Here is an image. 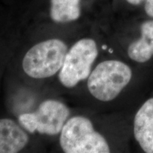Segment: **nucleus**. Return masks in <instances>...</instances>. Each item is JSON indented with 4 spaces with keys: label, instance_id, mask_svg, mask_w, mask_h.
<instances>
[{
    "label": "nucleus",
    "instance_id": "1",
    "mask_svg": "<svg viewBox=\"0 0 153 153\" xmlns=\"http://www.w3.org/2000/svg\"><path fill=\"white\" fill-rule=\"evenodd\" d=\"M133 72L125 62L108 60L99 63L88 77L87 87L94 98L101 101L114 100L131 82Z\"/></svg>",
    "mask_w": 153,
    "mask_h": 153
},
{
    "label": "nucleus",
    "instance_id": "2",
    "mask_svg": "<svg viewBox=\"0 0 153 153\" xmlns=\"http://www.w3.org/2000/svg\"><path fill=\"white\" fill-rule=\"evenodd\" d=\"M60 144L66 153L111 152L106 138L96 131L91 120L84 116H74L67 120L60 132Z\"/></svg>",
    "mask_w": 153,
    "mask_h": 153
},
{
    "label": "nucleus",
    "instance_id": "3",
    "mask_svg": "<svg viewBox=\"0 0 153 153\" xmlns=\"http://www.w3.org/2000/svg\"><path fill=\"white\" fill-rule=\"evenodd\" d=\"M67 53L66 44L60 39L42 41L26 53L22 62L23 70L34 79L52 76L61 70Z\"/></svg>",
    "mask_w": 153,
    "mask_h": 153
},
{
    "label": "nucleus",
    "instance_id": "4",
    "mask_svg": "<svg viewBox=\"0 0 153 153\" xmlns=\"http://www.w3.org/2000/svg\"><path fill=\"white\" fill-rule=\"evenodd\" d=\"M97 56L98 47L94 40L83 38L78 41L67 53L59 73L60 83L72 88L89 77Z\"/></svg>",
    "mask_w": 153,
    "mask_h": 153
},
{
    "label": "nucleus",
    "instance_id": "5",
    "mask_svg": "<svg viewBox=\"0 0 153 153\" xmlns=\"http://www.w3.org/2000/svg\"><path fill=\"white\" fill-rule=\"evenodd\" d=\"M70 113L65 104L49 99L42 102L36 111L20 115L19 121L30 133L54 135L62 131Z\"/></svg>",
    "mask_w": 153,
    "mask_h": 153
},
{
    "label": "nucleus",
    "instance_id": "6",
    "mask_svg": "<svg viewBox=\"0 0 153 153\" xmlns=\"http://www.w3.org/2000/svg\"><path fill=\"white\" fill-rule=\"evenodd\" d=\"M133 134L143 152L153 153V97L145 101L135 114Z\"/></svg>",
    "mask_w": 153,
    "mask_h": 153
},
{
    "label": "nucleus",
    "instance_id": "7",
    "mask_svg": "<svg viewBox=\"0 0 153 153\" xmlns=\"http://www.w3.org/2000/svg\"><path fill=\"white\" fill-rule=\"evenodd\" d=\"M28 135L13 120L0 119V153H16L28 144Z\"/></svg>",
    "mask_w": 153,
    "mask_h": 153
},
{
    "label": "nucleus",
    "instance_id": "8",
    "mask_svg": "<svg viewBox=\"0 0 153 153\" xmlns=\"http://www.w3.org/2000/svg\"><path fill=\"white\" fill-rule=\"evenodd\" d=\"M128 55L138 63L148 62L153 57V19L140 25V36L128 48Z\"/></svg>",
    "mask_w": 153,
    "mask_h": 153
},
{
    "label": "nucleus",
    "instance_id": "9",
    "mask_svg": "<svg viewBox=\"0 0 153 153\" xmlns=\"http://www.w3.org/2000/svg\"><path fill=\"white\" fill-rule=\"evenodd\" d=\"M81 0H51L50 16L57 24L75 22L81 16Z\"/></svg>",
    "mask_w": 153,
    "mask_h": 153
},
{
    "label": "nucleus",
    "instance_id": "10",
    "mask_svg": "<svg viewBox=\"0 0 153 153\" xmlns=\"http://www.w3.org/2000/svg\"><path fill=\"white\" fill-rule=\"evenodd\" d=\"M144 10L147 16L153 19V0H145Z\"/></svg>",
    "mask_w": 153,
    "mask_h": 153
},
{
    "label": "nucleus",
    "instance_id": "11",
    "mask_svg": "<svg viewBox=\"0 0 153 153\" xmlns=\"http://www.w3.org/2000/svg\"><path fill=\"white\" fill-rule=\"evenodd\" d=\"M126 1L133 6H138L144 3L145 0H126Z\"/></svg>",
    "mask_w": 153,
    "mask_h": 153
}]
</instances>
